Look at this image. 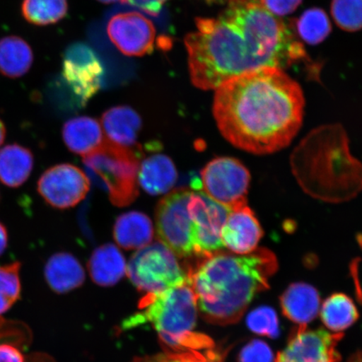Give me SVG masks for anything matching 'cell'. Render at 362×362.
Segmentation results:
<instances>
[{"mask_svg":"<svg viewBox=\"0 0 362 362\" xmlns=\"http://www.w3.org/2000/svg\"><path fill=\"white\" fill-rule=\"evenodd\" d=\"M185 39L189 74L197 88L216 89L226 81L260 69H282L307 58L284 23L256 0H230L216 18H197Z\"/></svg>","mask_w":362,"mask_h":362,"instance_id":"1","label":"cell"},{"mask_svg":"<svg viewBox=\"0 0 362 362\" xmlns=\"http://www.w3.org/2000/svg\"><path fill=\"white\" fill-rule=\"evenodd\" d=\"M305 98L296 81L278 67L236 76L216 89L214 113L228 142L255 155L281 151L301 128Z\"/></svg>","mask_w":362,"mask_h":362,"instance_id":"2","label":"cell"},{"mask_svg":"<svg viewBox=\"0 0 362 362\" xmlns=\"http://www.w3.org/2000/svg\"><path fill=\"white\" fill-rule=\"evenodd\" d=\"M202 259L188 272L189 282L203 318L220 325L241 319L256 294L269 288L279 266L267 248L244 255L221 251Z\"/></svg>","mask_w":362,"mask_h":362,"instance_id":"3","label":"cell"},{"mask_svg":"<svg viewBox=\"0 0 362 362\" xmlns=\"http://www.w3.org/2000/svg\"><path fill=\"white\" fill-rule=\"evenodd\" d=\"M197 298L191 284L168 291L148 293L140 301L139 311L124 321L122 328L129 329L151 324L170 351L214 349L211 339L194 332L197 318Z\"/></svg>","mask_w":362,"mask_h":362,"instance_id":"4","label":"cell"},{"mask_svg":"<svg viewBox=\"0 0 362 362\" xmlns=\"http://www.w3.org/2000/svg\"><path fill=\"white\" fill-rule=\"evenodd\" d=\"M89 180L106 192L113 205H130L139 196V162L130 148L110 139L83 157Z\"/></svg>","mask_w":362,"mask_h":362,"instance_id":"5","label":"cell"},{"mask_svg":"<svg viewBox=\"0 0 362 362\" xmlns=\"http://www.w3.org/2000/svg\"><path fill=\"white\" fill-rule=\"evenodd\" d=\"M127 274L140 291L156 293L189 284L188 273L177 257L161 242L139 249L131 257Z\"/></svg>","mask_w":362,"mask_h":362,"instance_id":"6","label":"cell"},{"mask_svg":"<svg viewBox=\"0 0 362 362\" xmlns=\"http://www.w3.org/2000/svg\"><path fill=\"white\" fill-rule=\"evenodd\" d=\"M191 194L188 189H176L163 198L156 209L158 237L178 257L196 256L188 211Z\"/></svg>","mask_w":362,"mask_h":362,"instance_id":"7","label":"cell"},{"mask_svg":"<svg viewBox=\"0 0 362 362\" xmlns=\"http://www.w3.org/2000/svg\"><path fill=\"white\" fill-rule=\"evenodd\" d=\"M250 182L251 175L246 166L230 157L214 158L201 173L204 193L229 210L247 205Z\"/></svg>","mask_w":362,"mask_h":362,"instance_id":"8","label":"cell"},{"mask_svg":"<svg viewBox=\"0 0 362 362\" xmlns=\"http://www.w3.org/2000/svg\"><path fill=\"white\" fill-rule=\"evenodd\" d=\"M228 208L212 200L204 192L191 194L188 211L193 224L196 256L205 257L223 251L221 230L230 214Z\"/></svg>","mask_w":362,"mask_h":362,"instance_id":"9","label":"cell"},{"mask_svg":"<svg viewBox=\"0 0 362 362\" xmlns=\"http://www.w3.org/2000/svg\"><path fill=\"white\" fill-rule=\"evenodd\" d=\"M103 74L102 62L89 45L78 42L67 48L62 76L81 103L88 101L101 88Z\"/></svg>","mask_w":362,"mask_h":362,"instance_id":"10","label":"cell"},{"mask_svg":"<svg viewBox=\"0 0 362 362\" xmlns=\"http://www.w3.org/2000/svg\"><path fill=\"white\" fill-rule=\"evenodd\" d=\"M37 189L49 205L57 209H68L78 205L87 196L90 180L76 166L57 165L40 176Z\"/></svg>","mask_w":362,"mask_h":362,"instance_id":"11","label":"cell"},{"mask_svg":"<svg viewBox=\"0 0 362 362\" xmlns=\"http://www.w3.org/2000/svg\"><path fill=\"white\" fill-rule=\"evenodd\" d=\"M342 337L341 333L332 334L298 325L275 362H339L341 355L337 347Z\"/></svg>","mask_w":362,"mask_h":362,"instance_id":"12","label":"cell"},{"mask_svg":"<svg viewBox=\"0 0 362 362\" xmlns=\"http://www.w3.org/2000/svg\"><path fill=\"white\" fill-rule=\"evenodd\" d=\"M107 30L112 43L125 56L143 57L155 47L156 27L141 13H117L108 21Z\"/></svg>","mask_w":362,"mask_h":362,"instance_id":"13","label":"cell"},{"mask_svg":"<svg viewBox=\"0 0 362 362\" xmlns=\"http://www.w3.org/2000/svg\"><path fill=\"white\" fill-rule=\"evenodd\" d=\"M262 236L259 221L247 204L230 210L221 230L224 247L239 255L256 250Z\"/></svg>","mask_w":362,"mask_h":362,"instance_id":"14","label":"cell"},{"mask_svg":"<svg viewBox=\"0 0 362 362\" xmlns=\"http://www.w3.org/2000/svg\"><path fill=\"white\" fill-rule=\"evenodd\" d=\"M280 301L284 315L298 325H307L319 313V293L314 287L305 283L291 285Z\"/></svg>","mask_w":362,"mask_h":362,"instance_id":"15","label":"cell"},{"mask_svg":"<svg viewBox=\"0 0 362 362\" xmlns=\"http://www.w3.org/2000/svg\"><path fill=\"white\" fill-rule=\"evenodd\" d=\"M45 277L49 286L58 293L78 288L85 281V272L78 259L67 252L49 257L45 267Z\"/></svg>","mask_w":362,"mask_h":362,"instance_id":"16","label":"cell"},{"mask_svg":"<svg viewBox=\"0 0 362 362\" xmlns=\"http://www.w3.org/2000/svg\"><path fill=\"white\" fill-rule=\"evenodd\" d=\"M177 180V171L168 156L156 153L140 165L138 180L141 187L152 196L170 192Z\"/></svg>","mask_w":362,"mask_h":362,"instance_id":"17","label":"cell"},{"mask_svg":"<svg viewBox=\"0 0 362 362\" xmlns=\"http://www.w3.org/2000/svg\"><path fill=\"white\" fill-rule=\"evenodd\" d=\"M88 269L93 281L100 286L110 287L119 283L127 273L125 259L119 249L107 243L93 253Z\"/></svg>","mask_w":362,"mask_h":362,"instance_id":"18","label":"cell"},{"mask_svg":"<svg viewBox=\"0 0 362 362\" xmlns=\"http://www.w3.org/2000/svg\"><path fill=\"white\" fill-rule=\"evenodd\" d=\"M102 124L108 139L119 146L128 148L137 141L142 122L132 108L120 106L104 112Z\"/></svg>","mask_w":362,"mask_h":362,"instance_id":"19","label":"cell"},{"mask_svg":"<svg viewBox=\"0 0 362 362\" xmlns=\"http://www.w3.org/2000/svg\"><path fill=\"white\" fill-rule=\"evenodd\" d=\"M63 140L68 148L76 155L86 156L103 142L101 125L89 117H78L63 126Z\"/></svg>","mask_w":362,"mask_h":362,"instance_id":"20","label":"cell"},{"mask_svg":"<svg viewBox=\"0 0 362 362\" xmlns=\"http://www.w3.org/2000/svg\"><path fill=\"white\" fill-rule=\"evenodd\" d=\"M115 239L123 248L140 249L148 245L153 237L151 220L139 211H129L117 219Z\"/></svg>","mask_w":362,"mask_h":362,"instance_id":"21","label":"cell"},{"mask_svg":"<svg viewBox=\"0 0 362 362\" xmlns=\"http://www.w3.org/2000/svg\"><path fill=\"white\" fill-rule=\"evenodd\" d=\"M34 158L30 149L10 144L0 149V181L7 187H21L30 177Z\"/></svg>","mask_w":362,"mask_h":362,"instance_id":"22","label":"cell"},{"mask_svg":"<svg viewBox=\"0 0 362 362\" xmlns=\"http://www.w3.org/2000/svg\"><path fill=\"white\" fill-rule=\"evenodd\" d=\"M34 62L33 49L19 36L10 35L0 40V74L10 78L25 75Z\"/></svg>","mask_w":362,"mask_h":362,"instance_id":"23","label":"cell"},{"mask_svg":"<svg viewBox=\"0 0 362 362\" xmlns=\"http://www.w3.org/2000/svg\"><path fill=\"white\" fill-rule=\"evenodd\" d=\"M320 315L325 327L339 333L351 327L359 315L349 297L344 293H336L324 302Z\"/></svg>","mask_w":362,"mask_h":362,"instance_id":"24","label":"cell"},{"mask_svg":"<svg viewBox=\"0 0 362 362\" xmlns=\"http://www.w3.org/2000/svg\"><path fill=\"white\" fill-rule=\"evenodd\" d=\"M67 0H23L21 12L27 22L45 26L55 24L65 18Z\"/></svg>","mask_w":362,"mask_h":362,"instance_id":"25","label":"cell"},{"mask_svg":"<svg viewBox=\"0 0 362 362\" xmlns=\"http://www.w3.org/2000/svg\"><path fill=\"white\" fill-rule=\"evenodd\" d=\"M19 262L0 267V338L8 334L6 321L2 315L20 300L21 284Z\"/></svg>","mask_w":362,"mask_h":362,"instance_id":"26","label":"cell"},{"mask_svg":"<svg viewBox=\"0 0 362 362\" xmlns=\"http://www.w3.org/2000/svg\"><path fill=\"white\" fill-rule=\"evenodd\" d=\"M296 28L303 40L310 45H316L327 37L332 25L324 11L313 8L305 11L298 20Z\"/></svg>","mask_w":362,"mask_h":362,"instance_id":"27","label":"cell"},{"mask_svg":"<svg viewBox=\"0 0 362 362\" xmlns=\"http://www.w3.org/2000/svg\"><path fill=\"white\" fill-rule=\"evenodd\" d=\"M332 13L339 28L351 33L362 29V0H333Z\"/></svg>","mask_w":362,"mask_h":362,"instance_id":"28","label":"cell"},{"mask_svg":"<svg viewBox=\"0 0 362 362\" xmlns=\"http://www.w3.org/2000/svg\"><path fill=\"white\" fill-rule=\"evenodd\" d=\"M133 362H221V356L214 349L184 352L169 351L155 356L137 357Z\"/></svg>","mask_w":362,"mask_h":362,"instance_id":"29","label":"cell"},{"mask_svg":"<svg viewBox=\"0 0 362 362\" xmlns=\"http://www.w3.org/2000/svg\"><path fill=\"white\" fill-rule=\"evenodd\" d=\"M247 325L252 332L269 337L279 334V320L275 311L268 307H261L251 312L247 317Z\"/></svg>","mask_w":362,"mask_h":362,"instance_id":"30","label":"cell"},{"mask_svg":"<svg viewBox=\"0 0 362 362\" xmlns=\"http://www.w3.org/2000/svg\"><path fill=\"white\" fill-rule=\"evenodd\" d=\"M274 356L269 346L261 341H253L243 348L239 362H273Z\"/></svg>","mask_w":362,"mask_h":362,"instance_id":"31","label":"cell"},{"mask_svg":"<svg viewBox=\"0 0 362 362\" xmlns=\"http://www.w3.org/2000/svg\"><path fill=\"white\" fill-rule=\"evenodd\" d=\"M267 11L276 16H286L296 10L302 0H259Z\"/></svg>","mask_w":362,"mask_h":362,"instance_id":"32","label":"cell"},{"mask_svg":"<svg viewBox=\"0 0 362 362\" xmlns=\"http://www.w3.org/2000/svg\"><path fill=\"white\" fill-rule=\"evenodd\" d=\"M0 362H28L20 349L12 344H0Z\"/></svg>","mask_w":362,"mask_h":362,"instance_id":"33","label":"cell"},{"mask_svg":"<svg viewBox=\"0 0 362 362\" xmlns=\"http://www.w3.org/2000/svg\"><path fill=\"white\" fill-rule=\"evenodd\" d=\"M167 0H125L131 6L141 8L151 15H158Z\"/></svg>","mask_w":362,"mask_h":362,"instance_id":"34","label":"cell"},{"mask_svg":"<svg viewBox=\"0 0 362 362\" xmlns=\"http://www.w3.org/2000/svg\"><path fill=\"white\" fill-rule=\"evenodd\" d=\"M8 246V233L6 228L1 223H0V256L6 250Z\"/></svg>","mask_w":362,"mask_h":362,"instance_id":"35","label":"cell"},{"mask_svg":"<svg viewBox=\"0 0 362 362\" xmlns=\"http://www.w3.org/2000/svg\"><path fill=\"white\" fill-rule=\"evenodd\" d=\"M28 362H55L52 357L45 354H35L30 357Z\"/></svg>","mask_w":362,"mask_h":362,"instance_id":"36","label":"cell"},{"mask_svg":"<svg viewBox=\"0 0 362 362\" xmlns=\"http://www.w3.org/2000/svg\"><path fill=\"white\" fill-rule=\"evenodd\" d=\"M6 126L3 124V122L0 120V146H2L4 139H6Z\"/></svg>","mask_w":362,"mask_h":362,"instance_id":"37","label":"cell"},{"mask_svg":"<svg viewBox=\"0 0 362 362\" xmlns=\"http://www.w3.org/2000/svg\"><path fill=\"white\" fill-rule=\"evenodd\" d=\"M348 362H362V351L356 353L353 355Z\"/></svg>","mask_w":362,"mask_h":362,"instance_id":"38","label":"cell"},{"mask_svg":"<svg viewBox=\"0 0 362 362\" xmlns=\"http://www.w3.org/2000/svg\"><path fill=\"white\" fill-rule=\"evenodd\" d=\"M98 1H100L104 4H111L116 2H125V0H98Z\"/></svg>","mask_w":362,"mask_h":362,"instance_id":"39","label":"cell"},{"mask_svg":"<svg viewBox=\"0 0 362 362\" xmlns=\"http://www.w3.org/2000/svg\"><path fill=\"white\" fill-rule=\"evenodd\" d=\"M205 1L208 3H216V2H220L221 0H205Z\"/></svg>","mask_w":362,"mask_h":362,"instance_id":"40","label":"cell"}]
</instances>
